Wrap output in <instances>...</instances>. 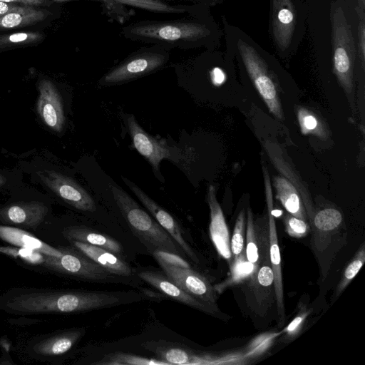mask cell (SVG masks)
<instances>
[{
	"label": "cell",
	"mask_w": 365,
	"mask_h": 365,
	"mask_svg": "<svg viewBox=\"0 0 365 365\" xmlns=\"http://www.w3.org/2000/svg\"><path fill=\"white\" fill-rule=\"evenodd\" d=\"M342 216L339 211L334 208H326L316 214L314 223L316 227L322 231L336 229L341 222Z\"/></svg>",
	"instance_id": "28"
},
{
	"label": "cell",
	"mask_w": 365,
	"mask_h": 365,
	"mask_svg": "<svg viewBox=\"0 0 365 365\" xmlns=\"http://www.w3.org/2000/svg\"><path fill=\"white\" fill-rule=\"evenodd\" d=\"M264 147L272 163L296 187L304 206L308 211L309 217H312L314 211L309 192L291 165L284 159L280 148L276 144L268 140L264 143Z\"/></svg>",
	"instance_id": "21"
},
{
	"label": "cell",
	"mask_w": 365,
	"mask_h": 365,
	"mask_svg": "<svg viewBox=\"0 0 365 365\" xmlns=\"http://www.w3.org/2000/svg\"><path fill=\"white\" fill-rule=\"evenodd\" d=\"M297 27L292 0H272L271 31L276 48L285 53L291 47Z\"/></svg>",
	"instance_id": "10"
},
{
	"label": "cell",
	"mask_w": 365,
	"mask_h": 365,
	"mask_svg": "<svg viewBox=\"0 0 365 365\" xmlns=\"http://www.w3.org/2000/svg\"><path fill=\"white\" fill-rule=\"evenodd\" d=\"M28 37V35L24 33L15 34L9 37V40L11 42H20L25 41Z\"/></svg>",
	"instance_id": "42"
},
{
	"label": "cell",
	"mask_w": 365,
	"mask_h": 365,
	"mask_svg": "<svg viewBox=\"0 0 365 365\" xmlns=\"http://www.w3.org/2000/svg\"><path fill=\"white\" fill-rule=\"evenodd\" d=\"M153 255L155 258H158L170 264L183 267H189L188 264L182 258L181 256L178 255L165 252H156Z\"/></svg>",
	"instance_id": "35"
},
{
	"label": "cell",
	"mask_w": 365,
	"mask_h": 365,
	"mask_svg": "<svg viewBox=\"0 0 365 365\" xmlns=\"http://www.w3.org/2000/svg\"><path fill=\"white\" fill-rule=\"evenodd\" d=\"M359 15V23L357 26V43L356 48L359 53V60L362 67H364L365 61V23L364 11L356 9Z\"/></svg>",
	"instance_id": "32"
},
{
	"label": "cell",
	"mask_w": 365,
	"mask_h": 365,
	"mask_svg": "<svg viewBox=\"0 0 365 365\" xmlns=\"http://www.w3.org/2000/svg\"><path fill=\"white\" fill-rule=\"evenodd\" d=\"M136 292L14 289L0 297V309L15 315L74 314L141 301Z\"/></svg>",
	"instance_id": "1"
},
{
	"label": "cell",
	"mask_w": 365,
	"mask_h": 365,
	"mask_svg": "<svg viewBox=\"0 0 365 365\" xmlns=\"http://www.w3.org/2000/svg\"><path fill=\"white\" fill-rule=\"evenodd\" d=\"M304 315H299L294 318L293 321L288 325L287 328V331L288 333L294 332L297 328L301 324L304 319Z\"/></svg>",
	"instance_id": "40"
},
{
	"label": "cell",
	"mask_w": 365,
	"mask_h": 365,
	"mask_svg": "<svg viewBox=\"0 0 365 365\" xmlns=\"http://www.w3.org/2000/svg\"><path fill=\"white\" fill-rule=\"evenodd\" d=\"M170 50L155 44L141 47L108 71L99 83H123L157 71L168 62Z\"/></svg>",
	"instance_id": "8"
},
{
	"label": "cell",
	"mask_w": 365,
	"mask_h": 365,
	"mask_svg": "<svg viewBox=\"0 0 365 365\" xmlns=\"http://www.w3.org/2000/svg\"><path fill=\"white\" fill-rule=\"evenodd\" d=\"M16 1V0H0V1H3V2H11V1Z\"/></svg>",
	"instance_id": "46"
},
{
	"label": "cell",
	"mask_w": 365,
	"mask_h": 365,
	"mask_svg": "<svg viewBox=\"0 0 365 365\" xmlns=\"http://www.w3.org/2000/svg\"><path fill=\"white\" fill-rule=\"evenodd\" d=\"M255 235L252 215L250 210L247 212L246 256L249 262L255 264L259 259V249Z\"/></svg>",
	"instance_id": "29"
},
{
	"label": "cell",
	"mask_w": 365,
	"mask_h": 365,
	"mask_svg": "<svg viewBox=\"0 0 365 365\" xmlns=\"http://www.w3.org/2000/svg\"><path fill=\"white\" fill-rule=\"evenodd\" d=\"M143 293L144 294H143L144 297H149L155 299L156 300L163 299L165 298V297H166L165 294H163L160 292H151L150 290H148V289H144L143 291Z\"/></svg>",
	"instance_id": "41"
},
{
	"label": "cell",
	"mask_w": 365,
	"mask_h": 365,
	"mask_svg": "<svg viewBox=\"0 0 365 365\" xmlns=\"http://www.w3.org/2000/svg\"><path fill=\"white\" fill-rule=\"evenodd\" d=\"M6 182V178L2 174L0 173V187L5 185Z\"/></svg>",
	"instance_id": "45"
},
{
	"label": "cell",
	"mask_w": 365,
	"mask_h": 365,
	"mask_svg": "<svg viewBox=\"0 0 365 365\" xmlns=\"http://www.w3.org/2000/svg\"><path fill=\"white\" fill-rule=\"evenodd\" d=\"M123 120L136 150L151 165L156 176L163 181L159 165L163 159H168L180 167L185 172L192 160V151L169 145L165 140H159L146 133L132 114H123Z\"/></svg>",
	"instance_id": "6"
},
{
	"label": "cell",
	"mask_w": 365,
	"mask_h": 365,
	"mask_svg": "<svg viewBox=\"0 0 365 365\" xmlns=\"http://www.w3.org/2000/svg\"><path fill=\"white\" fill-rule=\"evenodd\" d=\"M155 352L160 361L166 364H199L203 363V359L197 356L191 351L175 346H163L155 348Z\"/></svg>",
	"instance_id": "24"
},
{
	"label": "cell",
	"mask_w": 365,
	"mask_h": 365,
	"mask_svg": "<svg viewBox=\"0 0 365 365\" xmlns=\"http://www.w3.org/2000/svg\"><path fill=\"white\" fill-rule=\"evenodd\" d=\"M9 11V6L6 2L0 1V14H6Z\"/></svg>",
	"instance_id": "43"
},
{
	"label": "cell",
	"mask_w": 365,
	"mask_h": 365,
	"mask_svg": "<svg viewBox=\"0 0 365 365\" xmlns=\"http://www.w3.org/2000/svg\"><path fill=\"white\" fill-rule=\"evenodd\" d=\"M48 213L40 202H17L0 209V221L6 225L34 229L40 225Z\"/></svg>",
	"instance_id": "16"
},
{
	"label": "cell",
	"mask_w": 365,
	"mask_h": 365,
	"mask_svg": "<svg viewBox=\"0 0 365 365\" xmlns=\"http://www.w3.org/2000/svg\"><path fill=\"white\" fill-rule=\"evenodd\" d=\"M83 328L71 329L52 334L33 346L35 354L41 356H56L68 351L82 337Z\"/></svg>",
	"instance_id": "19"
},
{
	"label": "cell",
	"mask_w": 365,
	"mask_h": 365,
	"mask_svg": "<svg viewBox=\"0 0 365 365\" xmlns=\"http://www.w3.org/2000/svg\"><path fill=\"white\" fill-rule=\"evenodd\" d=\"M70 242L73 247L111 274L125 277L135 274V271L128 263L108 250L78 241Z\"/></svg>",
	"instance_id": "17"
},
{
	"label": "cell",
	"mask_w": 365,
	"mask_h": 365,
	"mask_svg": "<svg viewBox=\"0 0 365 365\" xmlns=\"http://www.w3.org/2000/svg\"><path fill=\"white\" fill-rule=\"evenodd\" d=\"M120 35L133 41L189 50L216 48L220 33L207 8L180 19L136 21L123 26Z\"/></svg>",
	"instance_id": "2"
},
{
	"label": "cell",
	"mask_w": 365,
	"mask_h": 365,
	"mask_svg": "<svg viewBox=\"0 0 365 365\" xmlns=\"http://www.w3.org/2000/svg\"><path fill=\"white\" fill-rule=\"evenodd\" d=\"M255 264L248 260L237 259L232 269L234 280H240L250 275L255 269Z\"/></svg>",
	"instance_id": "34"
},
{
	"label": "cell",
	"mask_w": 365,
	"mask_h": 365,
	"mask_svg": "<svg viewBox=\"0 0 365 365\" xmlns=\"http://www.w3.org/2000/svg\"><path fill=\"white\" fill-rule=\"evenodd\" d=\"M111 190L130 227L152 254L165 252L182 257L187 256L170 235L129 195L117 186H112Z\"/></svg>",
	"instance_id": "4"
},
{
	"label": "cell",
	"mask_w": 365,
	"mask_h": 365,
	"mask_svg": "<svg viewBox=\"0 0 365 365\" xmlns=\"http://www.w3.org/2000/svg\"><path fill=\"white\" fill-rule=\"evenodd\" d=\"M96 364L105 365H152V364H166L160 360L157 361L153 359H148L138 356L134 354H127L124 352H114L107 354L104 358Z\"/></svg>",
	"instance_id": "25"
},
{
	"label": "cell",
	"mask_w": 365,
	"mask_h": 365,
	"mask_svg": "<svg viewBox=\"0 0 365 365\" xmlns=\"http://www.w3.org/2000/svg\"><path fill=\"white\" fill-rule=\"evenodd\" d=\"M138 276L157 290L180 303L194 309L213 313L212 304L205 302L182 289L173 282L165 274L152 270L138 272Z\"/></svg>",
	"instance_id": "15"
},
{
	"label": "cell",
	"mask_w": 365,
	"mask_h": 365,
	"mask_svg": "<svg viewBox=\"0 0 365 365\" xmlns=\"http://www.w3.org/2000/svg\"><path fill=\"white\" fill-rule=\"evenodd\" d=\"M38 175L43 185L67 204L81 211L96 210L94 200L72 178L49 170L41 171Z\"/></svg>",
	"instance_id": "9"
},
{
	"label": "cell",
	"mask_w": 365,
	"mask_h": 365,
	"mask_svg": "<svg viewBox=\"0 0 365 365\" xmlns=\"http://www.w3.org/2000/svg\"><path fill=\"white\" fill-rule=\"evenodd\" d=\"M123 180L155 220L170 235L185 255L195 262H198L197 256L183 238L181 228L175 218L135 183L125 178H123Z\"/></svg>",
	"instance_id": "13"
},
{
	"label": "cell",
	"mask_w": 365,
	"mask_h": 365,
	"mask_svg": "<svg viewBox=\"0 0 365 365\" xmlns=\"http://www.w3.org/2000/svg\"><path fill=\"white\" fill-rule=\"evenodd\" d=\"M365 260L364 251L360 252L356 257L349 264L344 272L341 289L351 281L359 272Z\"/></svg>",
	"instance_id": "33"
},
{
	"label": "cell",
	"mask_w": 365,
	"mask_h": 365,
	"mask_svg": "<svg viewBox=\"0 0 365 365\" xmlns=\"http://www.w3.org/2000/svg\"><path fill=\"white\" fill-rule=\"evenodd\" d=\"M57 248L61 256H46L42 264L52 272L93 282L133 284L125 277L110 273L72 245Z\"/></svg>",
	"instance_id": "7"
},
{
	"label": "cell",
	"mask_w": 365,
	"mask_h": 365,
	"mask_svg": "<svg viewBox=\"0 0 365 365\" xmlns=\"http://www.w3.org/2000/svg\"><path fill=\"white\" fill-rule=\"evenodd\" d=\"M207 202L210 209V234L220 254L226 259L231 257L229 232L222 209L216 199L215 188L210 185L207 190Z\"/></svg>",
	"instance_id": "18"
},
{
	"label": "cell",
	"mask_w": 365,
	"mask_h": 365,
	"mask_svg": "<svg viewBox=\"0 0 365 365\" xmlns=\"http://www.w3.org/2000/svg\"><path fill=\"white\" fill-rule=\"evenodd\" d=\"M285 227L287 233L294 237H303L308 231V226L305 221L292 215L287 216Z\"/></svg>",
	"instance_id": "31"
},
{
	"label": "cell",
	"mask_w": 365,
	"mask_h": 365,
	"mask_svg": "<svg viewBox=\"0 0 365 365\" xmlns=\"http://www.w3.org/2000/svg\"><path fill=\"white\" fill-rule=\"evenodd\" d=\"M262 171L269 218V257L272 264L271 267L274 272V285L277 297L278 313L280 317H284L281 256L278 245L274 215L273 214L274 206L272 190L269 171L264 165H262Z\"/></svg>",
	"instance_id": "11"
},
{
	"label": "cell",
	"mask_w": 365,
	"mask_h": 365,
	"mask_svg": "<svg viewBox=\"0 0 365 365\" xmlns=\"http://www.w3.org/2000/svg\"><path fill=\"white\" fill-rule=\"evenodd\" d=\"M36 109L43 123L55 132H61L65 117L61 96L53 83L41 81L38 86Z\"/></svg>",
	"instance_id": "14"
},
{
	"label": "cell",
	"mask_w": 365,
	"mask_h": 365,
	"mask_svg": "<svg viewBox=\"0 0 365 365\" xmlns=\"http://www.w3.org/2000/svg\"><path fill=\"white\" fill-rule=\"evenodd\" d=\"M228 46L235 51L269 111L278 119L283 112L277 87L259 47L239 30L226 28Z\"/></svg>",
	"instance_id": "3"
},
{
	"label": "cell",
	"mask_w": 365,
	"mask_h": 365,
	"mask_svg": "<svg viewBox=\"0 0 365 365\" xmlns=\"http://www.w3.org/2000/svg\"><path fill=\"white\" fill-rule=\"evenodd\" d=\"M63 235L69 242L78 241L103 248L116 255H122L120 244L107 235L102 234L83 225H74L66 227Z\"/></svg>",
	"instance_id": "22"
},
{
	"label": "cell",
	"mask_w": 365,
	"mask_h": 365,
	"mask_svg": "<svg viewBox=\"0 0 365 365\" xmlns=\"http://www.w3.org/2000/svg\"><path fill=\"white\" fill-rule=\"evenodd\" d=\"M244 225H245V215L242 211L237 219L235 230L233 232L232 237L230 242L231 252L235 256L239 255L244 247Z\"/></svg>",
	"instance_id": "30"
},
{
	"label": "cell",
	"mask_w": 365,
	"mask_h": 365,
	"mask_svg": "<svg viewBox=\"0 0 365 365\" xmlns=\"http://www.w3.org/2000/svg\"><path fill=\"white\" fill-rule=\"evenodd\" d=\"M163 2L170 1H185L190 3L191 4L201 5L205 6H214L218 3H220L223 0H159Z\"/></svg>",
	"instance_id": "39"
},
{
	"label": "cell",
	"mask_w": 365,
	"mask_h": 365,
	"mask_svg": "<svg viewBox=\"0 0 365 365\" xmlns=\"http://www.w3.org/2000/svg\"><path fill=\"white\" fill-rule=\"evenodd\" d=\"M0 253L34 265H42L46 257V255L38 251L14 245L0 246Z\"/></svg>",
	"instance_id": "27"
},
{
	"label": "cell",
	"mask_w": 365,
	"mask_h": 365,
	"mask_svg": "<svg viewBox=\"0 0 365 365\" xmlns=\"http://www.w3.org/2000/svg\"><path fill=\"white\" fill-rule=\"evenodd\" d=\"M23 16L19 12L6 13L0 19V24L5 28H14L23 21Z\"/></svg>",
	"instance_id": "37"
},
{
	"label": "cell",
	"mask_w": 365,
	"mask_h": 365,
	"mask_svg": "<svg viewBox=\"0 0 365 365\" xmlns=\"http://www.w3.org/2000/svg\"><path fill=\"white\" fill-rule=\"evenodd\" d=\"M274 272L269 265L262 267L257 274L258 282L263 287H269L274 282Z\"/></svg>",
	"instance_id": "36"
},
{
	"label": "cell",
	"mask_w": 365,
	"mask_h": 365,
	"mask_svg": "<svg viewBox=\"0 0 365 365\" xmlns=\"http://www.w3.org/2000/svg\"><path fill=\"white\" fill-rule=\"evenodd\" d=\"M0 240L11 245L38 251L46 256L61 257L62 252L20 228L0 225Z\"/></svg>",
	"instance_id": "20"
},
{
	"label": "cell",
	"mask_w": 365,
	"mask_h": 365,
	"mask_svg": "<svg viewBox=\"0 0 365 365\" xmlns=\"http://www.w3.org/2000/svg\"><path fill=\"white\" fill-rule=\"evenodd\" d=\"M210 77L214 84L220 85L225 79V73L220 67H214L210 71Z\"/></svg>",
	"instance_id": "38"
},
{
	"label": "cell",
	"mask_w": 365,
	"mask_h": 365,
	"mask_svg": "<svg viewBox=\"0 0 365 365\" xmlns=\"http://www.w3.org/2000/svg\"><path fill=\"white\" fill-rule=\"evenodd\" d=\"M359 9L364 11L365 9V0H357Z\"/></svg>",
	"instance_id": "44"
},
{
	"label": "cell",
	"mask_w": 365,
	"mask_h": 365,
	"mask_svg": "<svg viewBox=\"0 0 365 365\" xmlns=\"http://www.w3.org/2000/svg\"><path fill=\"white\" fill-rule=\"evenodd\" d=\"M164 273L182 289L193 297L212 304L215 296L209 282L189 267L170 264L156 258Z\"/></svg>",
	"instance_id": "12"
},
{
	"label": "cell",
	"mask_w": 365,
	"mask_h": 365,
	"mask_svg": "<svg viewBox=\"0 0 365 365\" xmlns=\"http://www.w3.org/2000/svg\"><path fill=\"white\" fill-rule=\"evenodd\" d=\"M297 118L303 134H312L319 138H325L327 133L324 125L313 112L301 108L297 111Z\"/></svg>",
	"instance_id": "26"
},
{
	"label": "cell",
	"mask_w": 365,
	"mask_h": 365,
	"mask_svg": "<svg viewBox=\"0 0 365 365\" xmlns=\"http://www.w3.org/2000/svg\"><path fill=\"white\" fill-rule=\"evenodd\" d=\"M273 184L277 198L287 211L292 215L305 220L303 202L296 187L285 178L274 176Z\"/></svg>",
	"instance_id": "23"
},
{
	"label": "cell",
	"mask_w": 365,
	"mask_h": 365,
	"mask_svg": "<svg viewBox=\"0 0 365 365\" xmlns=\"http://www.w3.org/2000/svg\"><path fill=\"white\" fill-rule=\"evenodd\" d=\"M331 19L334 70L344 91L350 94L353 90L356 43L344 10L336 3L332 4Z\"/></svg>",
	"instance_id": "5"
}]
</instances>
